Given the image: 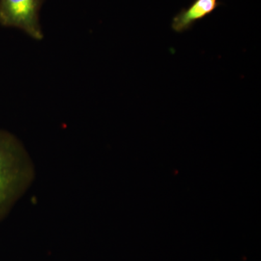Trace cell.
Returning <instances> with one entry per match:
<instances>
[{
	"label": "cell",
	"mask_w": 261,
	"mask_h": 261,
	"mask_svg": "<svg viewBox=\"0 0 261 261\" xmlns=\"http://www.w3.org/2000/svg\"><path fill=\"white\" fill-rule=\"evenodd\" d=\"M35 177L32 159L20 141L0 129V222L28 190Z\"/></svg>",
	"instance_id": "cell-1"
},
{
	"label": "cell",
	"mask_w": 261,
	"mask_h": 261,
	"mask_svg": "<svg viewBox=\"0 0 261 261\" xmlns=\"http://www.w3.org/2000/svg\"><path fill=\"white\" fill-rule=\"evenodd\" d=\"M44 1L0 0V25L21 29L33 39L42 40L39 11Z\"/></svg>",
	"instance_id": "cell-2"
},
{
	"label": "cell",
	"mask_w": 261,
	"mask_h": 261,
	"mask_svg": "<svg viewBox=\"0 0 261 261\" xmlns=\"http://www.w3.org/2000/svg\"><path fill=\"white\" fill-rule=\"evenodd\" d=\"M221 3L218 0H194L186 9L181 10L175 15L171 23V28L175 32H186L199 20L211 14Z\"/></svg>",
	"instance_id": "cell-3"
}]
</instances>
